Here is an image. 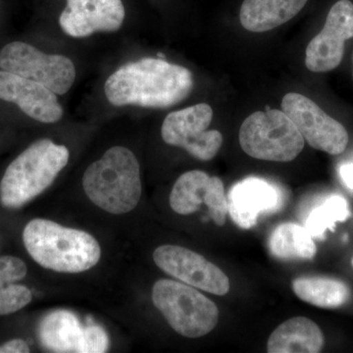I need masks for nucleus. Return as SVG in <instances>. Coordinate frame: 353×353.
I'll return each instance as SVG.
<instances>
[{
    "mask_svg": "<svg viewBox=\"0 0 353 353\" xmlns=\"http://www.w3.org/2000/svg\"><path fill=\"white\" fill-rule=\"evenodd\" d=\"M246 154L265 161L289 162L303 152L305 141L282 110L266 109L248 116L239 134Z\"/></svg>",
    "mask_w": 353,
    "mask_h": 353,
    "instance_id": "6",
    "label": "nucleus"
},
{
    "mask_svg": "<svg viewBox=\"0 0 353 353\" xmlns=\"http://www.w3.org/2000/svg\"><path fill=\"white\" fill-rule=\"evenodd\" d=\"M213 110L208 104L199 103L166 116L161 128L167 145L182 148L201 161L213 159L223 143L219 131H208Z\"/></svg>",
    "mask_w": 353,
    "mask_h": 353,
    "instance_id": "8",
    "label": "nucleus"
},
{
    "mask_svg": "<svg viewBox=\"0 0 353 353\" xmlns=\"http://www.w3.org/2000/svg\"><path fill=\"white\" fill-rule=\"evenodd\" d=\"M352 266H353V259H352Z\"/></svg>",
    "mask_w": 353,
    "mask_h": 353,
    "instance_id": "29",
    "label": "nucleus"
},
{
    "mask_svg": "<svg viewBox=\"0 0 353 353\" xmlns=\"http://www.w3.org/2000/svg\"><path fill=\"white\" fill-rule=\"evenodd\" d=\"M324 347V336L318 325L306 317L287 320L271 334L269 353H317Z\"/></svg>",
    "mask_w": 353,
    "mask_h": 353,
    "instance_id": "17",
    "label": "nucleus"
},
{
    "mask_svg": "<svg viewBox=\"0 0 353 353\" xmlns=\"http://www.w3.org/2000/svg\"><path fill=\"white\" fill-rule=\"evenodd\" d=\"M268 245L272 254L279 259H312L317 252L308 230L296 223L279 225L271 234Z\"/></svg>",
    "mask_w": 353,
    "mask_h": 353,
    "instance_id": "20",
    "label": "nucleus"
},
{
    "mask_svg": "<svg viewBox=\"0 0 353 353\" xmlns=\"http://www.w3.org/2000/svg\"><path fill=\"white\" fill-rule=\"evenodd\" d=\"M32 292L26 285L0 278V316L17 312L31 303Z\"/></svg>",
    "mask_w": 353,
    "mask_h": 353,
    "instance_id": "22",
    "label": "nucleus"
},
{
    "mask_svg": "<svg viewBox=\"0 0 353 353\" xmlns=\"http://www.w3.org/2000/svg\"><path fill=\"white\" fill-rule=\"evenodd\" d=\"M0 353H3V348H2V345L0 347Z\"/></svg>",
    "mask_w": 353,
    "mask_h": 353,
    "instance_id": "27",
    "label": "nucleus"
},
{
    "mask_svg": "<svg viewBox=\"0 0 353 353\" xmlns=\"http://www.w3.org/2000/svg\"><path fill=\"white\" fill-rule=\"evenodd\" d=\"M27 266L20 259L11 255L0 257V278L16 283L27 275Z\"/></svg>",
    "mask_w": 353,
    "mask_h": 353,
    "instance_id": "23",
    "label": "nucleus"
},
{
    "mask_svg": "<svg viewBox=\"0 0 353 353\" xmlns=\"http://www.w3.org/2000/svg\"><path fill=\"white\" fill-rule=\"evenodd\" d=\"M157 57L160 58V59H165V54H162V53H157Z\"/></svg>",
    "mask_w": 353,
    "mask_h": 353,
    "instance_id": "26",
    "label": "nucleus"
},
{
    "mask_svg": "<svg viewBox=\"0 0 353 353\" xmlns=\"http://www.w3.org/2000/svg\"><path fill=\"white\" fill-rule=\"evenodd\" d=\"M23 241L37 263L59 273H82L101 259V246L92 234L50 220L28 223Z\"/></svg>",
    "mask_w": 353,
    "mask_h": 353,
    "instance_id": "2",
    "label": "nucleus"
},
{
    "mask_svg": "<svg viewBox=\"0 0 353 353\" xmlns=\"http://www.w3.org/2000/svg\"><path fill=\"white\" fill-rule=\"evenodd\" d=\"M350 39H353V3L340 0L329 11L322 31L306 48V68L314 73L336 69L345 54V41Z\"/></svg>",
    "mask_w": 353,
    "mask_h": 353,
    "instance_id": "12",
    "label": "nucleus"
},
{
    "mask_svg": "<svg viewBox=\"0 0 353 353\" xmlns=\"http://www.w3.org/2000/svg\"><path fill=\"white\" fill-rule=\"evenodd\" d=\"M41 345L52 352L101 353L109 347L104 329L97 325L83 326L68 310L48 313L39 326Z\"/></svg>",
    "mask_w": 353,
    "mask_h": 353,
    "instance_id": "10",
    "label": "nucleus"
},
{
    "mask_svg": "<svg viewBox=\"0 0 353 353\" xmlns=\"http://www.w3.org/2000/svg\"><path fill=\"white\" fill-rule=\"evenodd\" d=\"M57 95L36 81L0 71V99L17 104L26 115L39 122L51 124L61 119L63 108Z\"/></svg>",
    "mask_w": 353,
    "mask_h": 353,
    "instance_id": "15",
    "label": "nucleus"
},
{
    "mask_svg": "<svg viewBox=\"0 0 353 353\" xmlns=\"http://www.w3.org/2000/svg\"><path fill=\"white\" fill-rule=\"evenodd\" d=\"M350 216L347 199L341 196H332L311 211L305 228L313 238L322 239L327 230H333L336 223L345 222Z\"/></svg>",
    "mask_w": 353,
    "mask_h": 353,
    "instance_id": "21",
    "label": "nucleus"
},
{
    "mask_svg": "<svg viewBox=\"0 0 353 353\" xmlns=\"http://www.w3.org/2000/svg\"><path fill=\"white\" fill-rule=\"evenodd\" d=\"M292 290L301 301L321 308H339L350 299L348 285L332 278H297L292 282Z\"/></svg>",
    "mask_w": 353,
    "mask_h": 353,
    "instance_id": "19",
    "label": "nucleus"
},
{
    "mask_svg": "<svg viewBox=\"0 0 353 353\" xmlns=\"http://www.w3.org/2000/svg\"><path fill=\"white\" fill-rule=\"evenodd\" d=\"M282 111L296 125L311 148L331 155L345 152L348 143L345 128L308 97L296 92L285 94Z\"/></svg>",
    "mask_w": 353,
    "mask_h": 353,
    "instance_id": "9",
    "label": "nucleus"
},
{
    "mask_svg": "<svg viewBox=\"0 0 353 353\" xmlns=\"http://www.w3.org/2000/svg\"><path fill=\"white\" fill-rule=\"evenodd\" d=\"M65 145L48 139L30 145L7 167L0 182V201L4 208L17 209L50 188L69 161Z\"/></svg>",
    "mask_w": 353,
    "mask_h": 353,
    "instance_id": "4",
    "label": "nucleus"
},
{
    "mask_svg": "<svg viewBox=\"0 0 353 353\" xmlns=\"http://www.w3.org/2000/svg\"><path fill=\"white\" fill-rule=\"evenodd\" d=\"M125 19L122 0H67L59 24L73 38H87L97 32H115Z\"/></svg>",
    "mask_w": 353,
    "mask_h": 353,
    "instance_id": "14",
    "label": "nucleus"
},
{
    "mask_svg": "<svg viewBox=\"0 0 353 353\" xmlns=\"http://www.w3.org/2000/svg\"><path fill=\"white\" fill-rule=\"evenodd\" d=\"M227 199L230 217L241 229L248 230L256 225L261 213L278 208L281 194L266 180L250 176L234 185Z\"/></svg>",
    "mask_w": 353,
    "mask_h": 353,
    "instance_id": "16",
    "label": "nucleus"
},
{
    "mask_svg": "<svg viewBox=\"0 0 353 353\" xmlns=\"http://www.w3.org/2000/svg\"><path fill=\"white\" fill-rule=\"evenodd\" d=\"M3 347V353H28L30 352L29 345L26 343L25 341L20 339H15L7 341L2 345Z\"/></svg>",
    "mask_w": 353,
    "mask_h": 353,
    "instance_id": "24",
    "label": "nucleus"
},
{
    "mask_svg": "<svg viewBox=\"0 0 353 353\" xmlns=\"http://www.w3.org/2000/svg\"><path fill=\"white\" fill-rule=\"evenodd\" d=\"M202 203L208 206L215 224L223 226L229 210L222 180L205 172H185L179 176L172 189L171 208L178 214L190 215L199 210Z\"/></svg>",
    "mask_w": 353,
    "mask_h": 353,
    "instance_id": "13",
    "label": "nucleus"
},
{
    "mask_svg": "<svg viewBox=\"0 0 353 353\" xmlns=\"http://www.w3.org/2000/svg\"><path fill=\"white\" fill-rule=\"evenodd\" d=\"M152 301L176 333L197 339L210 333L219 320L217 305L196 288L174 280L157 281Z\"/></svg>",
    "mask_w": 353,
    "mask_h": 353,
    "instance_id": "5",
    "label": "nucleus"
},
{
    "mask_svg": "<svg viewBox=\"0 0 353 353\" xmlns=\"http://www.w3.org/2000/svg\"><path fill=\"white\" fill-rule=\"evenodd\" d=\"M83 187L95 205L111 214L121 215L138 205L141 196V168L136 155L114 146L88 167Z\"/></svg>",
    "mask_w": 353,
    "mask_h": 353,
    "instance_id": "3",
    "label": "nucleus"
},
{
    "mask_svg": "<svg viewBox=\"0 0 353 353\" xmlns=\"http://www.w3.org/2000/svg\"><path fill=\"white\" fill-rule=\"evenodd\" d=\"M158 268L171 277L216 296H225L230 281L220 268L199 253L178 245H162L153 252Z\"/></svg>",
    "mask_w": 353,
    "mask_h": 353,
    "instance_id": "11",
    "label": "nucleus"
},
{
    "mask_svg": "<svg viewBox=\"0 0 353 353\" xmlns=\"http://www.w3.org/2000/svg\"><path fill=\"white\" fill-rule=\"evenodd\" d=\"M340 176L341 181L348 189L353 190V163L341 165Z\"/></svg>",
    "mask_w": 353,
    "mask_h": 353,
    "instance_id": "25",
    "label": "nucleus"
},
{
    "mask_svg": "<svg viewBox=\"0 0 353 353\" xmlns=\"http://www.w3.org/2000/svg\"><path fill=\"white\" fill-rule=\"evenodd\" d=\"M194 88L192 72L160 58H143L109 76L104 92L114 106L165 109L185 101Z\"/></svg>",
    "mask_w": 353,
    "mask_h": 353,
    "instance_id": "1",
    "label": "nucleus"
},
{
    "mask_svg": "<svg viewBox=\"0 0 353 353\" xmlns=\"http://www.w3.org/2000/svg\"><path fill=\"white\" fill-rule=\"evenodd\" d=\"M352 76H353V57H352Z\"/></svg>",
    "mask_w": 353,
    "mask_h": 353,
    "instance_id": "28",
    "label": "nucleus"
},
{
    "mask_svg": "<svg viewBox=\"0 0 353 353\" xmlns=\"http://www.w3.org/2000/svg\"><path fill=\"white\" fill-rule=\"evenodd\" d=\"M0 69L36 81L57 95L69 92L76 79L75 65L70 58L46 54L22 41L6 44L0 50Z\"/></svg>",
    "mask_w": 353,
    "mask_h": 353,
    "instance_id": "7",
    "label": "nucleus"
},
{
    "mask_svg": "<svg viewBox=\"0 0 353 353\" xmlns=\"http://www.w3.org/2000/svg\"><path fill=\"white\" fill-rule=\"evenodd\" d=\"M308 0H245L241 24L248 31L264 32L285 24L303 10Z\"/></svg>",
    "mask_w": 353,
    "mask_h": 353,
    "instance_id": "18",
    "label": "nucleus"
}]
</instances>
